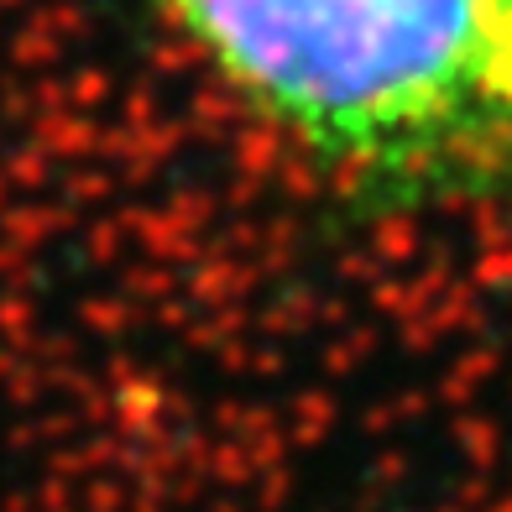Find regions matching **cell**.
I'll list each match as a JSON object with an SVG mask.
<instances>
[{
	"mask_svg": "<svg viewBox=\"0 0 512 512\" xmlns=\"http://www.w3.org/2000/svg\"><path fill=\"white\" fill-rule=\"evenodd\" d=\"M340 199L512 215V0H152Z\"/></svg>",
	"mask_w": 512,
	"mask_h": 512,
	"instance_id": "obj_1",
	"label": "cell"
}]
</instances>
